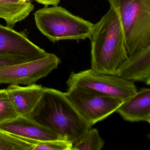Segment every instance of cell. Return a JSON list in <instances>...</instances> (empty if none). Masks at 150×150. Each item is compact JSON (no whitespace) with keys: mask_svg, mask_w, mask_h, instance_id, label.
<instances>
[{"mask_svg":"<svg viewBox=\"0 0 150 150\" xmlns=\"http://www.w3.org/2000/svg\"><path fill=\"white\" fill-rule=\"evenodd\" d=\"M73 143L64 139L37 141L32 150H72Z\"/></svg>","mask_w":150,"mask_h":150,"instance_id":"e0dca14e","label":"cell"},{"mask_svg":"<svg viewBox=\"0 0 150 150\" xmlns=\"http://www.w3.org/2000/svg\"><path fill=\"white\" fill-rule=\"evenodd\" d=\"M35 8L30 0H0V19L13 28L25 20Z\"/></svg>","mask_w":150,"mask_h":150,"instance_id":"4fadbf2b","label":"cell"},{"mask_svg":"<svg viewBox=\"0 0 150 150\" xmlns=\"http://www.w3.org/2000/svg\"><path fill=\"white\" fill-rule=\"evenodd\" d=\"M116 112L125 121L150 123V88H141L134 95L124 101Z\"/></svg>","mask_w":150,"mask_h":150,"instance_id":"7c38bea8","label":"cell"},{"mask_svg":"<svg viewBox=\"0 0 150 150\" xmlns=\"http://www.w3.org/2000/svg\"><path fill=\"white\" fill-rule=\"evenodd\" d=\"M18 116L6 89H0V124Z\"/></svg>","mask_w":150,"mask_h":150,"instance_id":"2e32d148","label":"cell"},{"mask_svg":"<svg viewBox=\"0 0 150 150\" xmlns=\"http://www.w3.org/2000/svg\"><path fill=\"white\" fill-rule=\"evenodd\" d=\"M48 54L30 40L24 32L0 24V56L32 60Z\"/></svg>","mask_w":150,"mask_h":150,"instance_id":"ba28073f","label":"cell"},{"mask_svg":"<svg viewBox=\"0 0 150 150\" xmlns=\"http://www.w3.org/2000/svg\"><path fill=\"white\" fill-rule=\"evenodd\" d=\"M33 146L23 138L0 129V150H32Z\"/></svg>","mask_w":150,"mask_h":150,"instance_id":"9a60e30c","label":"cell"},{"mask_svg":"<svg viewBox=\"0 0 150 150\" xmlns=\"http://www.w3.org/2000/svg\"><path fill=\"white\" fill-rule=\"evenodd\" d=\"M90 39L91 69L100 73L115 75L128 55L122 28L112 8L94 24Z\"/></svg>","mask_w":150,"mask_h":150,"instance_id":"7a4b0ae2","label":"cell"},{"mask_svg":"<svg viewBox=\"0 0 150 150\" xmlns=\"http://www.w3.org/2000/svg\"><path fill=\"white\" fill-rule=\"evenodd\" d=\"M73 144L92 126L70 102L65 93L44 87L40 101L29 117Z\"/></svg>","mask_w":150,"mask_h":150,"instance_id":"6da1fadb","label":"cell"},{"mask_svg":"<svg viewBox=\"0 0 150 150\" xmlns=\"http://www.w3.org/2000/svg\"><path fill=\"white\" fill-rule=\"evenodd\" d=\"M37 28L51 42L90 39L94 24L59 6H45L34 13Z\"/></svg>","mask_w":150,"mask_h":150,"instance_id":"277c9868","label":"cell"},{"mask_svg":"<svg viewBox=\"0 0 150 150\" xmlns=\"http://www.w3.org/2000/svg\"><path fill=\"white\" fill-rule=\"evenodd\" d=\"M115 75L124 79L150 84V45L129 56L119 65Z\"/></svg>","mask_w":150,"mask_h":150,"instance_id":"30bf717a","label":"cell"},{"mask_svg":"<svg viewBox=\"0 0 150 150\" xmlns=\"http://www.w3.org/2000/svg\"><path fill=\"white\" fill-rule=\"evenodd\" d=\"M66 84L68 88L73 86L86 88L123 101L129 99L137 92V87L133 81L115 75L100 73L91 69L78 73L72 72Z\"/></svg>","mask_w":150,"mask_h":150,"instance_id":"8992f818","label":"cell"},{"mask_svg":"<svg viewBox=\"0 0 150 150\" xmlns=\"http://www.w3.org/2000/svg\"><path fill=\"white\" fill-rule=\"evenodd\" d=\"M60 63L58 57L48 53L38 59L0 67V84H34L57 68Z\"/></svg>","mask_w":150,"mask_h":150,"instance_id":"52a82bcc","label":"cell"},{"mask_svg":"<svg viewBox=\"0 0 150 150\" xmlns=\"http://www.w3.org/2000/svg\"><path fill=\"white\" fill-rule=\"evenodd\" d=\"M30 60L21 58L10 57L0 56V67L23 63Z\"/></svg>","mask_w":150,"mask_h":150,"instance_id":"ac0fdd59","label":"cell"},{"mask_svg":"<svg viewBox=\"0 0 150 150\" xmlns=\"http://www.w3.org/2000/svg\"><path fill=\"white\" fill-rule=\"evenodd\" d=\"M122 28L128 56L150 45V0H108Z\"/></svg>","mask_w":150,"mask_h":150,"instance_id":"3957f363","label":"cell"},{"mask_svg":"<svg viewBox=\"0 0 150 150\" xmlns=\"http://www.w3.org/2000/svg\"><path fill=\"white\" fill-rule=\"evenodd\" d=\"M0 129L28 139L34 145L37 141L64 140L62 137L34 119L22 116H18L14 119L0 124Z\"/></svg>","mask_w":150,"mask_h":150,"instance_id":"9c48e42d","label":"cell"},{"mask_svg":"<svg viewBox=\"0 0 150 150\" xmlns=\"http://www.w3.org/2000/svg\"><path fill=\"white\" fill-rule=\"evenodd\" d=\"M38 3L44 5L45 6H58L61 0H35Z\"/></svg>","mask_w":150,"mask_h":150,"instance_id":"d6986e66","label":"cell"},{"mask_svg":"<svg viewBox=\"0 0 150 150\" xmlns=\"http://www.w3.org/2000/svg\"><path fill=\"white\" fill-rule=\"evenodd\" d=\"M104 144L98 130L91 128L73 144L72 150H101Z\"/></svg>","mask_w":150,"mask_h":150,"instance_id":"5bb4252c","label":"cell"},{"mask_svg":"<svg viewBox=\"0 0 150 150\" xmlns=\"http://www.w3.org/2000/svg\"><path fill=\"white\" fill-rule=\"evenodd\" d=\"M66 95L81 115L91 125L116 112L124 101L86 88H68Z\"/></svg>","mask_w":150,"mask_h":150,"instance_id":"5b68a950","label":"cell"},{"mask_svg":"<svg viewBox=\"0 0 150 150\" xmlns=\"http://www.w3.org/2000/svg\"><path fill=\"white\" fill-rule=\"evenodd\" d=\"M6 90L18 116L29 117L40 101L44 87L35 83L27 86L10 85Z\"/></svg>","mask_w":150,"mask_h":150,"instance_id":"8fae6325","label":"cell"}]
</instances>
